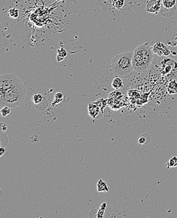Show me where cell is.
<instances>
[{
  "instance_id": "10",
  "label": "cell",
  "mask_w": 177,
  "mask_h": 218,
  "mask_svg": "<svg viewBox=\"0 0 177 218\" xmlns=\"http://www.w3.org/2000/svg\"><path fill=\"white\" fill-rule=\"evenodd\" d=\"M167 91L170 94H175L177 93V82L175 80L169 82L167 87Z\"/></svg>"
},
{
  "instance_id": "9",
  "label": "cell",
  "mask_w": 177,
  "mask_h": 218,
  "mask_svg": "<svg viewBox=\"0 0 177 218\" xmlns=\"http://www.w3.org/2000/svg\"><path fill=\"white\" fill-rule=\"evenodd\" d=\"M111 86L115 89H119L123 87V81L120 77H116L113 79Z\"/></svg>"
},
{
  "instance_id": "11",
  "label": "cell",
  "mask_w": 177,
  "mask_h": 218,
  "mask_svg": "<svg viewBox=\"0 0 177 218\" xmlns=\"http://www.w3.org/2000/svg\"><path fill=\"white\" fill-rule=\"evenodd\" d=\"M163 7L167 10H171L175 7L176 0H162V2Z\"/></svg>"
},
{
  "instance_id": "22",
  "label": "cell",
  "mask_w": 177,
  "mask_h": 218,
  "mask_svg": "<svg viewBox=\"0 0 177 218\" xmlns=\"http://www.w3.org/2000/svg\"><path fill=\"white\" fill-rule=\"evenodd\" d=\"M5 149L3 147V146H2L1 147V154H0V156H3V155L5 154Z\"/></svg>"
},
{
  "instance_id": "4",
  "label": "cell",
  "mask_w": 177,
  "mask_h": 218,
  "mask_svg": "<svg viewBox=\"0 0 177 218\" xmlns=\"http://www.w3.org/2000/svg\"><path fill=\"white\" fill-rule=\"evenodd\" d=\"M22 82L17 76L13 74H5L0 76V91H5Z\"/></svg>"
},
{
  "instance_id": "14",
  "label": "cell",
  "mask_w": 177,
  "mask_h": 218,
  "mask_svg": "<svg viewBox=\"0 0 177 218\" xmlns=\"http://www.w3.org/2000/svg\"><path fill=\"white\" fill-rule=\"evenodd\" d=\"M167 169L171 168V167H177V157H173L170 159V160L166 164Z\"/></svg>"
},
{
  "instance_id": "1",
  "label": "cell",
  "mask_w": 177,
  "mask_h": 218,
  "mask_svg": "<svg viewBox=\"0 0 177 218\" xmlns=\"http://www.w3.org/2000/svg\"><path fill=\"white\" fill-rule=\"evenodd\" d=\"M154 54L152 52V46L149 43H145L136 47L133 50V67L137 72L147 71L153 61Z\"/></svg>"
},
{
  "instance_id": "18",
  "label": "cell",
  "mask_w": 177,
  "mask_h": 218,
  "mask_svg": "<svg viewBox=\"0 0 177 218\" xmlns=\"http://www.w3.org/2000/svg\"><path fill=\"white\" fill-rule=\"evenodd\" d=\"M105 208H106V203H103L99 211H98V213H97V217H102L104 216V211H105Z\"/></svg>"
},
{
  "instance_id": "6",
  "label": "cell",
  "mask_w": 177,
  "mask_h": 218,
  "mask_svg": "<svg viewBox=\"0 0 177 218\" xmlns=\"http://www.w3.org/2000/svg\"><path fill=\"white\" fill-rule=\"evenodd\" d=\"M152 52L154 55H157L159 57H167L171 53L170 49L161 42H156L152 45Z\"/></svg>"
},
{
  "instance_id": "16",
  "label": "cell",
  "mask_w": 177,
  "mask_h": 218,
  "mask_svg": "<svg viewBox=\"0 0 177 218\" xmlns=\"http://www.w3.org/2000/svg\"><path fill=\"white\" fill-rule=\"evenodd\" d=\"M113 4L116 8L120 9L125 5V0H113Z\"/></svg>"
},
{
  "instance_id": "5",
  "label": "cell",
  "mask_w": 177,
  "mask_h": 218,
  "mask_svg": "<svg viewBox=\"0 0 177 218\" xmlns=\"http://www.w3.org/2000/svg\"><path fill=\"white\" fill-rule=\"evenodd\" d=\"M160 71L163 75L171 76L172 72L175 74L177 72V62L171 59L165 58L161 61ZM172 77H174L173 72Z\"/></svg>"
},
{
  "instance_id": "8",
  "label": "cell",
  "mask_w": 177,
  "mask_h": 218,
  "mask_svg": "<svg viewBox=\"0 0 177 218\" xmlns=\"http://www.w3.org/2000/svg\"><path fill=\"white\" fill-rule=\"evenodd\" d=\"M97 191L99 192H108L109 191V187H108L107 183L104 182L102 179L99 180L97 184Z\"/></svg>"
},
{
  "instance_id": "15",
  "label": "cell",
  "mask_w": 177,
  "mask_h": 218,
  "mask_svg": "<svg viewBox=\"0 0 177 218\" xmlns=\"http://www.w3.org/2000/svg\"><path fill=\"white\" fill-rule=\"evenodd\" d=\"M43 99V97L40 94H35L33 96V101L35 104H40V103L42 102V100Z\"/></svg>"
},
{
  "instance_id": "17",
  "label": "cell",
  "mask_w": 177,
  "mask_h": 218,
  "mask_svg": "<svg viewBox=\"0 0 177 218\" xmlns=\"http://www.w3.org/2000/svg\"><path fill=\"white\" fill-rule=\"evenodd\" d=\"M11 113V109L10 108L9 106H4L3 108H2L1 109V114L2 115L3 117H6L9 114H10Z\"/></svg>"
},
{
  "instance_id": "7",
  "label": "cell",
  "mask_w": 177,
  "mask_h": 218,
  "mask_svg": "<svg viewBox=\"0 0 177 218\" xmlns=\"http://www.w3.org/2000/svg\"><path fill=\"white\" fill-rule=\"evenodd\" d=\"M162 4L160 0H150L146 4V11L149 13L157 14L161 10Z\"/></svg>"
},
{
  "instance_id": "3",
  "label": "cell",
  "mask_w": 177,
  "mask_h": 218,
  "mask_svg": "<svg viewBox=\"0 0 177 218\" xmlns=\"http://www.w3.org/2000/svg\"><path fill=\"white\" fill-rule=\"evenodd\" d=\"M26 96V90L21 82L5 91H0V106L15 108L23 103Z\"/></svg>"
},
{
  "instance_id": "13",
  "label": "cell",
  "mask_w": 177,
  "mask_h": 218,
  "mask_svg": "<svg viewBox=\"0 0 177 218\" xmlns=\"http://www.w3.org/2000/svg\"><path fill=\"white\" fill-rule=\"evenodd\" d=\"M8 14L11 19H16L19 16V11L16 8H11L8 11Z\"/></svg>"
},
{
  "instance_id": "19",
  "label": "cell",
  "mask_w": 177,
  "mask_h": 218,
  "mask_svg": "<svg viewBox=\"0 0 177 218\" xmlns=\"http://www.w3.org/2000/svg\"><path fill=\"white\" fill-rule=\"evenodd\" d=\"M62 99H63V94L61 93L58 92L55 94V99H54V103H59L62 101Z\"/></svg>"
},
{
  "instance_id": "21",
  "label": "cell",
  "mask_w": 177,
  "mask_h": 218,
  "mask_svg": "<svg viewBox=\"0 0 177 218\" xmlns=\"http://www.w3.org/2000/svg\"><path fill=\"white\" fill-rule=\"evenodd\" d=\"M145 142H146V140H145V138L144 137H140L139 139L138 140V142L141 145L144 144L145 143Z\"/></svg>"
},
{
  "instance_id": "20",
  "label": "cell",
  "mask_w": 177,
  "mask_h": 218,
  "mask_svg": "<svg viewBox=\"0 0 177 218\" xmlns=\"http://www.w3.org/2000/svg\"><path fill=\"white\" fill-rule=\"evenodd\" d=\"M0 129H1L2 132H5L7 130L8 127H7L6 125L4 123H1V125H0Z\"/></svg>"
},
{
  "instance_id": "12",
  "label": "cell",
  "mask_w": 177,
  "mask_h": 218,
  "mask_svg": "<svg viewBox=\"0 0 177 218\" xmlns=\"http://www.w3.org/2000/svg\"><path fill=\"white\" fill-rule=\"evenodd\" d=\"M67 55V52L66 50L64 47H61L60 48L57 50V60L58 62H61L66 57Z\"/></svg>"
},
{
  "instance_id": "2",
  "label": "cell",
  "mask_w": 177,
  "mask_h": 218,
  "mask_svg": "<svg viewBox=\"0 0 177 218\" xmlns=\"http://www.w3.org/2000/svg\"><path fill=\"white\" fill-rule=\"evenodd\" d=\"M133 51L117 54L112 60L111 68L116 77L128 78L130 77L134 70L133 67Z\"/></svg>"
}]
</instances>
